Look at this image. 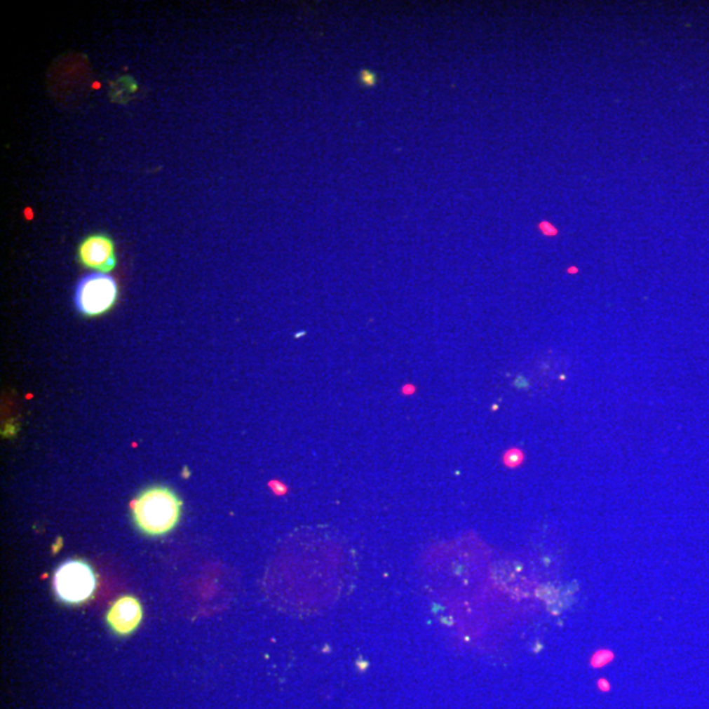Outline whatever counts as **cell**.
I'll list each match as a JSON object with an SVG mask.
<instances>
[{
	"label": "cell",
	"instance_id": "cell-7",
	"mask_svg": "<svg viewBox=\"0 0 709 709\" xmlns=\"http://www.w3.org/2000/svg\"><path fill=\"white\" fill-rule=\"evenodd\" d=\"M615 661V653L611 649H599L590 658V666L593 668H603Z\"/></svg>",
	"mask_w": 709,
	"mask_h": 709
},
{
	"label": "cell",
	"instance_id": "cell-2",
	"mask_svg": "<svg viewBox=\"0 0 709 709\" xmlns=\"http://www.w3.org/2000/svg\"><path fill=\"white\" fill-rule=\"evenodd\" d=\"M119 298V285L107 274H91L78 283L75 289V306L86 317H99L114 308Z\"/></svg>",
	"mask_w": 709,
	"mask_h": 709
},
{
	"label": "cell",
	"instance_id": "cell-10",
	"mask_svg": "<svg viewBox=\"0 0 709 709\" xmlns=\"http://www.w3.org/2000/svg\"><path fill=\"white\" fill-rule=\"evenodd\" d=\"M402 396L412 397L417 393V386L414 384H403L401 388Z\"/></svg>",
	"mask_w": 709,
	"mask_h": 709
},
{
	"label": "cell",
	"instance_id": "cell-4",
	"mask_svg": "<svg viewBox=\"0 0 709 709\" xmlns=\"http://www.w3.org/2000/svg\"><path fill=\"white\" fill-rule=\"evenodd\" d=\"M78 259L83 267L109 274L117 266L114 239L107 234L86 236L78 247Z\"/></svg>",
	"mask_w": 709,
	"mask_h": 709
},
{
	"label": "cell",
	"instance_id": "cell-3",
	"mask_svg": "<svg viewBox=\"0 0 709 709\" xmlns=\"http://www.w3.org/2000/svg\"><path fill=\"white\" fill-rule=\"evenodd\" d=\"M58 597L70 605H79L91 597L96 588L93 567L81 560H72L60 566L54 576Z\"/></svg>",
	"mask_w": 709,
	"mask_h": 709
},
{
	"label": "cell",
	"instance_id": "cell-5",
	"mask_svg": "<svg viewBox=\"0 0 709 709\" xmlns=\"http://www.w3.org/2000/svg\"><path fill=\"white\" fill-rule=\"evenodd\" d=\"M144 609L135 596L119 597L107 612V623L119 636H128L140 627Z\"/></svg>",
	"mask_w": 709,
	"mask_h": 709
},
{
	"label": "cell",
	"instance_id": "cell-8",
	"mask_svg": "<svg viewBox=\"0 0 709 709\" xmlns=\"http://www.w3.org/2000/svg\"><path fill=\"white\" fill-rule=\"evenodd\" d=\"M540 230L543 231V234L546 236H557V229H555L553 225H551L549 222H541L540 224Z\"/></svg>",
	"mask_w": 709,
	"mask_h": 709
},
{
	"label": "cell",
	"instance_id": "cell-6",
	"mask_svg": "<svg viewBox=\"0 0 709 709\" xmlns=\"http://www.w3.org/2000/svg\"><path fill=\"white\" fill-rule=\"evenodd\" d=\"M525 453L518 447L508 448L502 456V464L508 469H518L525 464Z\"/></svg>",
	"mask_w": 709,
	"mask_h": 709
},
{
	"label": "cell",
	"instance_id": "cell-9",
	"mask_svg": "<svg viewBox=\"0 0 709 709\" xmlns=\"http://www.w3.org/2000/svg\"><path fill=\"white\" fill-rule=\"evenodd\" d=\"M596 687H597V689H599L600 692L607 694V692H609V691H611V683H609V680H607L606 678L597 679V682H596Z\"/></svg>",
	"mask_w": 709,
	"mask_h": 709
},
{
	"label": "cell",
	"instance_id": "cell-11",
	"mask_svg": "<svg viewBox=\"0 0 709 709\" xmlns=\"http://www.w3.org/2000/svg\"><path fill=\"white\" fill-rule=\"evenodd\" d=\"M567 272H569V274H574V272H578V269H576V267H572L569 269V271H567Z\"/></svg>",
	"mask_w": 709,
	"mask_h": 709
},
{
	"label": "cell",
	"instance_id": "cell-1",
	"mask_svg": "<svg viewBox=\"0 0 709 709\" xmlns=\"http://www.w3.org/2000/svg\"><path fill=\"white\" fill-rule=\"evenodd\" d=\"M182 501L167 486H151L138 494L132 504L137 528L147 536H163L175 528L182 516Z\"/></svg>",
	"mask_w": 709,
	"mask_h": 709
}]
</instances>
